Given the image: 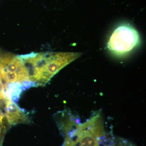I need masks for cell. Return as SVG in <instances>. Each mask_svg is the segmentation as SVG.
I'll return each mask as SVG.
<instances>
[{"label": "cell", "mask_w": 146, "mask_h": 146, "mask_svg": "<svg viewBox=\"0 0 146 146\" xmlns=\"http://www.w3.org/2000/svg\"><path fill=\"white\" fill-rule=\"evenodd\" d=\"M78 52H32L19 55L35 86H44L60 70L81 56Z\"/></svg>", "instance_id": "cell-1"}, {"label": "cell", "mask_w": 146, "mask_h": 146, "mask_svg": "<svg viewBox=\"0 0 146 146\" xmlns=\"http://www.w3.org/2000/svg\"><path fill=\"white\" fill-rule=\"evenodd\" d=\"M63 146H69L67 145H65V144H64V145H63Z\"/></svg>", "instance_id": "cell-9"}, {"label": "cell", "mask_w": 146, "mask_h": 146, "mask_svg": "<svg viewBox=\"0 0 146 146\" xmlns=\"http://www.w3.org/2000/svg\"><path fill=\"white\" fill-rule=\"evenodd\" d=\"M139 42V35L135 29L129 26H121L113 32L107 46L110 50L124 53L132 50Z\"/></svg>", "instance_id": "cell-4"}, {"label": "cell", "mask_w": 146, "mask_h": 146, "mask_svg": "<svg viewBox=\"0 0 146 146\" xmlns=\"http://www.w3.org/2000/svg\"><path fill=\"white\" fill-rule=\"evenodd\" d=\"M5 110V108H3L1 107L0 106V111H4V110Z\"/></svg>", "instance_id": "cell-8"}, {"label": "cell", "mask_w": 146, "mask_h": 146, "mask_svg": "<svg viewBox=\"0 0 146 146\" xmlns=\"http://www.w3.org/2000/svg\"><path fill=\"white\" fill-rule=\"evenodd\" d=\"M10 125L6 117L5 111H0V146H2L5 135Z\"/></svg>", "instance_id": "cell-6"}, {"label": "cell", "mask_w": 146, "mask_h": 146, "mask_svg": "<svg viewBox=\"0 0 146 146\" xmlns=\"http://www.w3.org/2000/svg\"><path fill=\"white\" fill-rule=\"evenodd\" d=\"M5 116L11 125L21 123H27L29 121L27 115L15 102L7 100L6 105Z\"/></svg>", "instance_id": "cell-5"}, {"label": "cell", "mask_w": 146, "mask_h": 146, "mask_svg": "<svg viewBox=\"0 0 146 146\" xmlns=\"http://www.w3.org/2000/svg\"><path fill=\"white\" fill-rule=\"evenodd\" d=\"M75 146H100L104 135L101 117L97 115L82 124H78L64 134Z\"/></svg>", "instance_id": "cell-3"}, {"label": "cell", "mask_w": 146, "mask_h": 146, "mask_svg": "<svg viewBox=\"0 0 146 146\" xmlns=\"http://www.w3.org/2000/svg\"><path fill=\"white\" fill-rule=\"evenodd\" d=\"M116 146H132L131 145H129L128 144L125 143L124 142H120L119 144V145Z\"/></svg>", "instance_id": "cell-7"}, {"label": "cell", "mask_w": 146, "mask_h": 146, "mask_svg": "<svg viewBox=\"0 0 146 146\" xmlns=\"http://www.w3.org/2000/svg\"><path fill=\"white\" fill-rule=\"evenodd\" d=\"M0 74L5 86L19 82L26 89L34 84L30 80L28 72L19 56L0 50Z\"/></svg>", "instance_id": "cell-2"}]
</instances>
